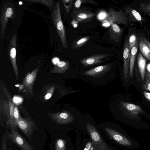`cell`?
Returning a JSON list of instances; mask_svg holds the SVG:
<instances>
[{
	"instance_id": "cell-1",
	"label": "cell",
	"mask_w": 150,
	"mask_h": 150,
	"mask_svg": "<svg viewBox=\"0 0 150 150\" xmlns=\"http://www.w3.org/2000/svg\"><path fill=\"white\" fill-rule=\"evenodd\" d=\"M60 7L59 2H57L54 4L51 14V18L61 41L62 47L66 49L68 46L66 32L61 18Z\"/></svg>"
},
{
	"instance_id": "cell-2",
	"label": "cell",
	"mask_w": 150,
	"mask_h": 150,
	"mask_svg": "<svg viewBox=\"0 0 150 150\" xmlns=\"http://www.w3.org/2000/svg\"><path fill=\"white\" fill-rule=\"evenodd\" d=\"M101 21L103 25L110 26L114 23L125 24L129 22L127 16L122 11H117L112 8H109Z\"/></svg>"
},
{
	"instance_id": "cell-3",
	"label": "cell",
	"mask_w": 150,
	"mask_h": 150,
	"mask_svg": "<svg viewBox=\"0 0 150 150\" xmlns=\"http://www.w3.org/2000/svg\"><path fill=\"white\" fill-rule=\"evenodd\" d=\"M86 127L95 150H112L102 139L92 124L87 122Z\"/></svg>"
},
{
	"instance_id": "cell-4",
	"label": "cell",
	"mask_w": 150,
	"mask_h": 150,
	"mask_svg": "<svg viewBox=\"0 0 150 150\" xmlns=\"http://www.w3.org/2000/svg\"><path fill=\"white\" fill-rule=\"evenodd\" d=\"M15 12V8L12 3L9 2L4 4L1 10L0 18V34L2 38L4 36L8 20L13 17Z\"/></svg>"
},
{
	"instance_id": "cell-5",
	"label": "cell",
	"mask_w": 150,
	"mask_h": 150,
	"mask_svg": "<svg viewBox=\"0 0 150 150\" xmlns=\"http://www.w3.org/2000/svg\"><path fill=\"white\" fill-rule=\"evenodd\" d=\"M120 104L125 115L130 119L138 120L139 115L143 112L141 107L135 104L127 102L121 101Z\"/></svg>"
},
{
	"instance_id": "cell-6",
	"label": "cell",
	"mask_w": 150,
	"mask_h": 150,
	"mask_svg": "<svg viewBox=\"0 0 150 150\" xmlns=\"http://www.w3.org/2000/svg\"><path fill=\"white\" fill-rule=\"evenodd\" d=\"M105 129L111 138L120 144L128 147L133 145V142L131 138L112 129L105 127Z\"/></svg>"
},
{
	"instance_id": "cell-7",
	"label": "cell",
	"mask_w": 150,
	"mask_h": 150,
	"mask_svg": "<svg viewBox=\"0 0 150 150\" xmlns=\"http://www.w3.org/2000/svg\"><path fill=\"white\" fill-rule=\"evenodd\" d=\"M16 35L14 34L11 37L8 49L9 59L15 74L16 79H18V70L16 62Z\"/></svg>"
},
{
	"instance_id": "cell-8",
	"label": "cell",
	"mask_w": 150,
	"mask_h": 150,
	"mask_svg": "<svg viewBox=\"0 0 150 150\" xmlns=\"http://www.w3.org/2000/svg\"><path fill=\"white\" fill-rule=\"evenodd\" d=\"M8 135L11 141L23 150H34L30 145L17 131L12 130V132H9Z\"/></svg>"
},
{
	"instance_id": "cell-9",
	"label": "cell",
	"mask_w": 150,
	"mask_h": 150,
	"mask_svg": "<svg viewBox=\"0 0 150 150\" xmlns=\"http://www.w3.org/2000/svg\"><path fill=\"white\" fill-rule=\"evenodd\" d=\"M130 50L128 40H126L123 52V76L125 81L127 82L129 80V73L130 63Z\"/></svg>"
},
{
	"instance_id": "cell-10",
	"label": "cell",
	"mask_w": 150,
	"mask_h": 150,
	"mask_svg": "<svg viewBox=\"0 0 150 150\" xmlns=\"http://www.w3.org/2000/svg\"><path fill=\"white\" fill-rule=\"evenodd\" d=\"M50 117L57 123L59 124H66L72 122L74 117L68 111L52 113Z\"/></svg>"
},
{
	"instance_id": "cell-11",
	"label": "cell",
	"mask_w": 150,
	"mask_h": 150,
	"mask_svg": "<svg viewBox=\"0 0 150 150\" xmlns=\"http://www.w3.org/2000/svg\"><path fill=\"white\" fill-rule=\"evenodd\" d=\"M71 14L73 20L82 23L91 21L95 16V14L92 12L83 9L73 12Z\"/></svg>"
},
{
	"instance_id": "cell-12",
	"label": "cell",
	"mask_w": 150,
	"mask_h": 150,
	"mask_svg": "<svg viewBox=\"0 0 150 150\" xmlns=\"http://www.w3.org/2000/svg\"><path fill=\"white\" fill-rule=\"evenodd\" d=\"M3 88L8 99V102L6 101H5L3 103V108L4 111L7 115L8 119L7 122V125H9L11 127L13 124L15 105L11 100V97L6 91V90L4 87H3Z\"/></svg>"
},
{
	"instance_id": "cell-13",
	"label": "cell",
	"mask_w": 150,
	"mask_h": 150,
	"mask_svg": "<svg viewBox=\"0 0 150 150\" xmlns=\"http://www.w3.org/2000/svg\"><path fill=\"white\" fill-rule=\"evenodd\" d=\"M17 124L24 134L29 138L33 131L34 125L33 122L28 119L21 117L17 121Z\"/></svg>"
},
{
	"instance_id": "cell-14",
	"label": "cell",
	"mask_w": 150,
	"mask_h": 150,
	"mask_svg": "<svg viewBox=\"0 0 150 150\" xmlns=\"http://www.w3.org/2000/svg\"><path fill=\"white\" fill-rule=\"evenodd\" d=\"M39 67L35 69L32 72L28 73L23 80V85L25 89L32 94L33 93V86L37 76Z\"/></svg>"
},
{
	"instance_id": "cell-15",
	"label": "cell",
	"mask_w": 150,
	"mask_h": 150,
	"mask_svg": "<svg viewBox=\"0 0 150 150\" xmlns=\"http://www.w3.org/2000/svg\"><path fill=\"white\" fill-rule=\"evenodd\" d=\"M108 56L105 54H95L81 59L80 62L84 66H91L103 62L104 59Z\"/></svg>"
},
{
	"instance_id": "cell-16",
	"label": "cell",
	"mask_w": 150,
	"mask_h": 150,
	"mask_svg": "<svg viewBox=\"0 0 150 150\" xmlns=\"http://www.w3.org/2000/svg\"><path fill=\"white\" fill-rule=\"evenodd\" d=\"M111 64H106L94 67L85 71L82 74L91 77H96L108 71L111 69Z\"/></svg>"
},
{
	"instance_id": "cell-17",
	"label": "cell",
	"mask_w": 150,
	"mask_h": 150,
	"mask_svg": "<svg viewBox=\"0 0 150 150\" xmlns=\"http://www.w3.org/2000/svg\"><path fill=\"white\" fill-rule=\"evenodd\" d=\"M110 38L111 40L118 43L122 36L123 30L116 23L112 24L108 30Z\"/></svg>"
},
{
	"instance_id": "cell-18",
	"label": "cell",
	"mask_w": 150,
	"mask_h": 150,
	"mask_svg": "<svg viewBox=\"0 0 150 150\" xmlns=\"http://www.w3.org/2000/svg\"><path fill=\"white\" fill-rule=\"evenodd\" d=\"M125 12L129 22H136L143 24L144 19L140 14L136 10L130 7L126 8Z\"/></svg>"
},
{
	"instance_id": "cell-19",
	"label": "cell",
	"mask_w": 150,
	"mask_h": 150,
	"mask_svg": "<svg viewBox=\"0 0 150 150\" xmlns=\"http://www.w3.org/2000/svg\"><path fill=\"white\" fill-rule=\"evenodd\" d=\"M138 45L139 41L130 50L129 74L131 78H132L133 76V70Z\"/></svg>"
},
{
	"instance_id": "cell-20",
	"label": "cell",
	"mask_w": 150,
	"mask_h": 150,
	"mask_svg": "<svg viewBox=\"0 0 150 150\" xmlns=\"http://www.w3.org/2000/svg\"><path fill=\"white\" fill-rule=\"evenodd\" d=\"M69 67V63L68 62L59 61L51 71L50 72L52 73H63L68 69Z\"/></svg>"
},
{
	"instance_id": "cell-21",
	"label": "cell",
	"mask_w": 150,
	"mask_h": 150,
	"mask_svg": "<svg viewBox=\"0 0 150 150\" xmlns=\"http://www.w3.org/2000/svg\"><path fill=\"white\" fill-rule=\"evenodd\" d=\"M146 60L145 58L141 53H139L137 57L138 65L141 78L143 81L146 73Z\"/></svg>"
},
{
	"instance_id": "cell-22",
	"label": "cell",
	"mask_w": 150,
	"mask_h": 150,
	"mask_svg": "<svg viewBox=\"0 0 150 150\" xmlns=\"http://www.w3.org/2000/svg\"><path fill=\"white\" fill-rule=\"evenodd\" d=\"M139 47L142 55L148 60H150V50L142 36L140 37L139 38Z\"/></svg>"
},
{
	"instance_id": "cell-23",
	"label": "cell",
	"mask_w": 150,
	"mask_h": 150,
	"mask_svg": "<svg viewBox=\"0 0 150 150\" xmlns=\"http://www.w3.org/2000/svg\"><path fill=\"white\" fill-rule=\"evenodd\" d=\"M29 2H35L43 4L48 7L50 10L54 9V5L53 0H26Z\"/></svg>"
},
{
	"instance_id": "cell-24",
	"label": "cell",
	"mask_w": 150,
	"mask_h": 150,
	"mask_svg": "<svg viewBox=\"0 0 150 150\" xmlns=\"http://www.w3.org/2000/svg\"><path fill=\"white\" fill-rule=\"evenodd\" d=\"M90 37L86 36L83 37L75 42L72 46V48L76 49L80 48L85 44L89 39Z\"/></svg>"
},
{
	"instance_id": "cell-25",
	"label": "cell",
	"mask_w": 150,
	"mask_h": 150,
	"mask_svg": "<svg viewBox=\"0 0 150 150\" xmlns=\"http://www.w3.org/2000/svg\"><path fill=\"white\" fill-rule=\"evenodd\" d=\"M21 117L20 115L19 112L16 105H15L14 109L13 118L12 126L11 127V130L14 129L17 125V121Z\"/></svg>"
},
{
	"instance_id": "cell-26",
	"label": "cell",
	"mask_w": 150,
	"mask_h": 150,
	"mask_svg": "<svg viewBox=\"0 0 150 150\" xmlns=\"http://www.w3.org/2000/svg\"><path fill=\"white\" fill-rule=\"evenodd\" d=\"M142 88L144 90L150 92V74L147 71L146 72Z\"/></svg>"
},
{
	"instance_id": "cell-27",
	"label": "cell",
	"mask_w": 150,
	"mask_h": 150,
	"mask_svg": "<svg viewBox=\"0 0 150 150\" xmlns=\"http://www.w3.org/2000/svg\"><path fill=\"white\" fill-rule=\"evenodd\" d=\"M139 9L150 16V2H142L139 5Z\"/></svg>"
},
{
	"instance_id": "cell-28",
	"label": "cell",
	"mask_w": 150,
	"mask_h": 150,
	"mask_svg": "<svg viewBox=\"0 0 150 150\" xmlns=\"http://www.w3.org/2000/svg\"><path fill=\"white\" fill-rule=\"evenodd\" d=\"M130 50L139 41L136 35L134 34H132L130 36L128 40Z\"/></svg>"
},
{
	"instance_id": "cell-29",
	"label": "cell",
	"mask_w": 150,
	"mask_h": 150,
	"mask_svg": "<svg viewBox=\"0 0 150 150\" xmlns=\"http://www.w3.org/2000/svg\"><path fill=\"white\" fill-rule=\"evenodd\" d=\"M65 143L64 140L58 139L56 143V150H65Z\"/></svg>"
},
{
	"instance_id": "cell-30",
	"label": "cell",
	"mask_w": 150,
	"mask_h": 150,
	"mask_svg": "<svg viewBox=\"0 0 150 150\" xmlns=\"http://www.w3.org/2000/svg\"><path fill=\"white\" fill-rule=\"evenodd\" d=\"M72 0H63V3L64 6L65 11L67 13L69 12L72 3Z\"/></svg>"
},
{
	"instance_id": "cell-31",
	"label": "cell",
	"mask_w": 150,
	"mask_h": 150,
	"mask_svg": "<svg viewBox=\"0 0 150 150\" xmlns=\"http://www.w3.org/2000/svg\"><path fill=\"white\" fill-rule=\"evenodd\" d=\"M54 87H51L47 91L46 94L44 96L45 99L47 100L50 99L54 91Z\"/></svg>"
},
{
	"instance_id": "cell-32",
	"label": "cell",
	"mask_w": 150,
	"mask_h": 150,
	"mask_svg": "<svg viewBox=\"0 0 150 150\" xmlns=\"http://www.w3.org/2000/svg\"><path fill=\"white\" fill-rule=\"evenodd\" d=\"M85 150H95L92 142L91 141L88 143L86 145Z\"/></svg>"
},
{
	"instance_id": "cell-33",
	"label": "cell",
	"mask_w": 150,
	"mask_h": 150,
	"mask_svg": "<svg viewBox=\"0 0 150 150\" xmlns=\"http://www.w3.org/2000/svg\"><path fill=\"white\" fill-rule=\"evenodd\" d=\"M81 3H88L96 6H99V4L94 1L92 0H81Z\"/></svg>"
},
{
	"instance_id": "cell-34",
	"label": "cell",
	"mask_w": 150,
	"mask_h": 150,
	"mask_svg": "<svg viewBox=\"0 0 150 150\" xmlns=\"http://www.w3.org/2000/svg\"><path fill=\"white\" fill-rule=\"evenodd\" d=\"M143 93L146 98L150 102V93L144 91Z\"/></svg>"
},
{
	"instance_id": "cell-35",
	"label": "cell",
	"mask_w": 150,
	"mask_h": 150,
	"mask_svg": "<svg viewBox=\"0 0 150 150\" xmlns=\"http://www.w3.org/2000/svg\"><path fill=\"white\" fill-rule=\"evenodd\" d=\"M82 3L81 0L76 1L74 3V6L76 8H79L81 6Z\"/></svg>"
},
{
	"instance_id": "cell-36",
	"label": "cell",
	"mask_w": 150,
	"mask_h": 150,
	"mask_svg": "<svg viewBox=\"0 0 150 150\" xmlns=\"http://www.w3.org/2000/svg\"><path fill=\"white\" fill-rule=\"evenodd\" d=\"M142 37L145 43L147 45V46L149 47L150 50V42L148 40L144 37L143 36H142Z\"/></svg>"
},
{
	"instance_id": "cell-37",
	"label": "cell",
	"mask_w": 150,
	"mask_h": 150,
	"mask_svg": "<svg viewBox=\"0 0 150 150\" xmlns=\"http://www.w3.org/2000/svg\"><path fill=\"white\" fill-rule=\"evenodd\" d=\"M59 62L58 59L56 58H54L52 60L53 63L55 65L56 64Z\"/></svg>"
},
{
	"instance_id": "cell-38",
	"label": "cell",
	"mask_w": 150,
	"mask_h": 150,
	"mask_svg": "<svg viewBox=\"0 0 150 150\" xmlns=\"http://www.w3.org/2000/svg\"><path fill=\"white\" fill-rule=\"evenodd\" d=\"M21 98H18L17 97H15L14 98V102L15 103H17L18 102H20L21 100H18L20 99Z\"/></svg>"
}]
</instances>
